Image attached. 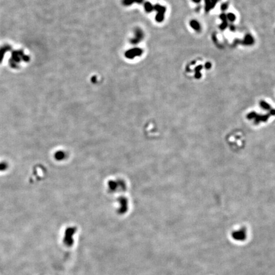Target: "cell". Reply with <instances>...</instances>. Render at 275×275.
Segmentation results:
<instances>
[{"label": "cell", "instance_id": "obj_1", "mask_svg": "<svg viewBox=\"0 0 275 275\" xmlns=\"http://www.w3.org/2000/svg\"><path fill=\"white\" fill-rule=\"evenodd\" d=\"M190 26H191L193 29H195L196 31H198V30H200V28H201L199 23L196 20H192V21L190 22Z\"/></svg>", "mask_w": 275, "mask_h": 275}, {"label": "cell", "instance_id": "obj_2", "mask_svg": "<svg viewBox=\"0 0 275 275\" xmlns=\"http://www.w3.org/2000/svg\"><path fill=\"white\" fill-rule=\"evenodd\" d=\"M194 1H195V2H199V1H200V0H193Z\"/></svg>", "mask_w": 275, "mask_h": 275}]
</instances>
